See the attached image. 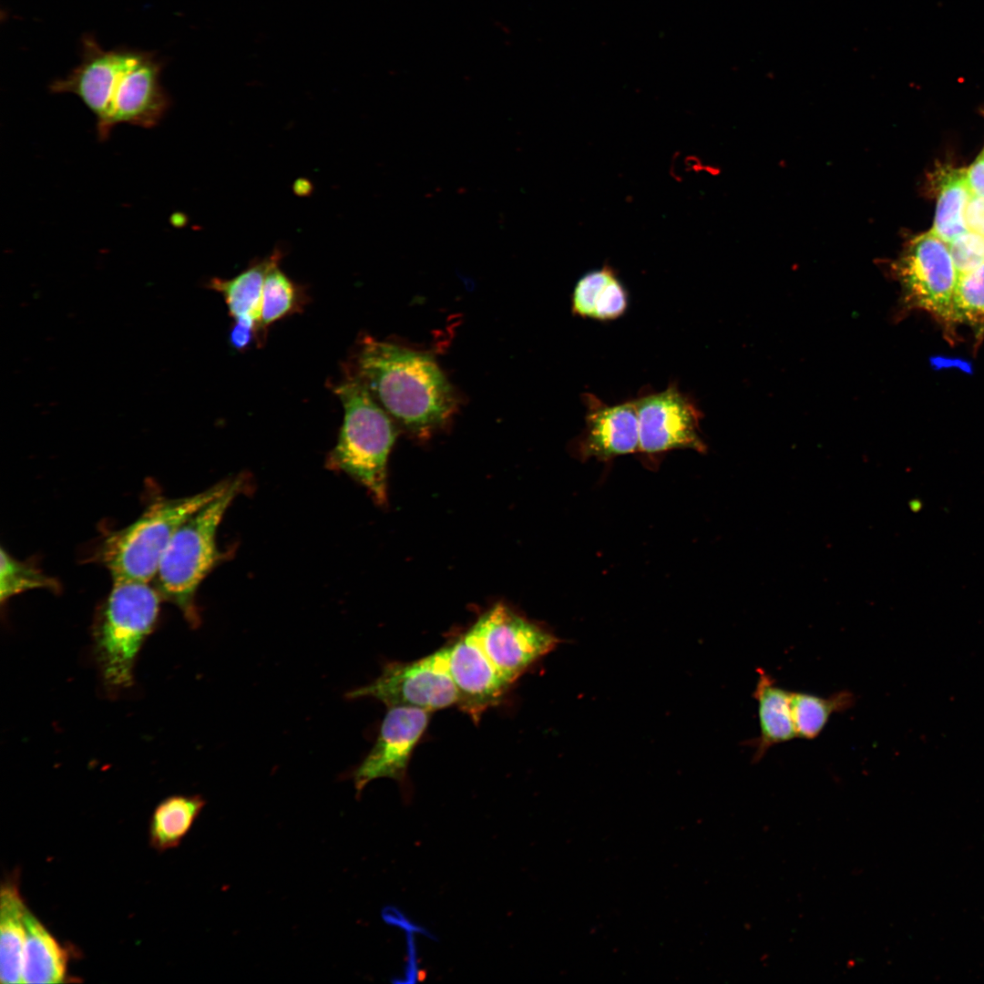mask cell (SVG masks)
Listing matches in <instances>:
<instances>
[{"label":"cell","instance_id":"obj_1","mask_svg":"<svg viewBox=\"0 0 984 984\" xmlns=\"http://www.w3.org/2000/svg\"><path fill=\"white\" fill-rule=\"evenodd\" d=\"M163 61L151 51L127 46L103 48L95 36L81 39V60L66 77L54 80V94H73L97 118L100 140L118 124L153 128L170 107L161 85Z\"/></svg>","mask_w":984,"mask_h":984},{"label":"cell","instance_id":"obj_2","mask_svg":"<svg viewBox=\"0 0 984 984\" xmlns=\"http://www.w3.org/2000/svg\"><path fill=\"white\" fill-rule=\"evenodd\" d=\"M346 374L357 379L396 422L429 434L454 414L455 391L434 357L365 336Z\"/></svg>","mask_w":984,"mask_h":984},{"label":"cell","instance_id":"obj_3","mask_svg":"<svg viewBox=\"0 0 984 984\" xmlns=\"http://www.w3.org/2000/svg\"><path fill=\"white\" fill-rule=\"evenodd\" d=\"M246 479L233 477L222 494L192 513L176 530L159 561L154 586L161 599L177 606L192 626L200 624L197 590L204 579L227 558L217 546L219 526Z\"/></svg>","mask_w":984,"mask_h":984},{"label":"cell","instance_id":"obj_4","mask_svg":"<svg viewBox=\"0 0 984 984\" xmlns=\"http://www.w3.org/2000/svg\"><path fill=\"white\" fill-rule=\"evenodd\" d=\"M334 393L343 407L337 441L326 466L363 485L379 504L387 497V461L397 431L393 418L367 389L346 374Z\"/></svg>","mask_w":984,"mask_h":984},{"label":"cell","instance_id":"obj_5","mask_svg":"<svg viewBox=\"0 0 984 984\" xmlns=\"http://www.w3.org/2000/svg\"><path fill=\"white\" fill-rule=\"evenodd\" d=\"M232 481L233 477L226 479L192 496L155 501L130 525L111 532L99 555L112 579L151 582L178 528L226 491Z\"/></svg>","mask_w":984,"mask_h":984},{"label":"cell","instance_id":"obj_6","mask_svg":"<svg viewBox=\"0 0 984 984\" xmlns=\"http://www.w3.org/2000/svg\"><path fill=\"white\" fill-rule=\"evenodd\" d=\"M161 597L150 582L113 580L95 627V652L107 686H130L137 655L152 632Z\"/></svg>","mask_w":984,"mask_h":984},{"label":"cell","instance_id":"obj_7","mask_svg":"<svg viewBox=\"0 0 984 984\" xmlns=\"http://www.w3.org/2000/svg\"><path fill=\"white\" fill-rule=\"evenodd\" d=\"M372 697L387 708L405 706L428 712L456 705L457 692L448 669L447 646L409 662H389L371 683L347 693Z\"/></svg>","mask_w":984,"mask_h":984},{"label":"cell","instance_id":"obj_8","mask_svg":"<svg viewBox=\"0 0 984 984\" xmlns=\"http://www.w3.org/2000/svg\"><path fill=\"white\" fill-rule=\"evenodd\" d=\"M639 424L638 454L648 465L675 449L705 452L700 434L701 412L675 382L661 392L647 389L634 399Z\"/></svg>","mask_w":984,"mask_h":984},{"label":"cell","instance_id":"obj_9","mask_svg":"<svg viewBox=\"0 0 984 984\" xmlns=\"http://www.w3.org/2000/svg\"><path fill=\"white\" fill-rule=\"evenodd\" d=\"M470 630L510 684L560 643L548 629L504 604H497L482 614Z\"/></svg>","mask_w":984,"mask_h":984},{"label":"cell","instance_id":"obj_10","mask_svg":"<svg viewBox=\"0 0 984 984\" xmlns=\"http://www.w3.org/2000/svg\"><path fill=\"white\" fill-rule=\"evenodd\" d=\"M895 272L911 306L950 321L958 274L947 242L933 231L917 236L896 262Z\"/></svg>","mask_w":984,"mask_h":984},{"label":"cell","instance_id":"obj_11","mask_svg":"<svg viewBox=\"0 0 984 984\" xmlns=\"http://www.w3.org/2000/svg\"><path fill=\"white\" fill-rule=\"evenodd\" d=\"M430 712L405 706L388 707L377 739L353 774L358 795L368 783L390 778L404 784L414 749L429 723Z\"/></svg>","mask_w":984,"mask_h":984},{"label":"cell","instance_id":"obj_12","mask_svg":"<svg viewBox=\"0 0 984 984\" xmlns=\"http://www.w3.org/2000/svg\"><path fill=\"white\" fill-rule=\"evenodd\" d=\"M448 669L457 692V706L477 723L497 705L510 687L469 629L447 646Z\"/></svg>","mask_w":984,"mask_h":984},{"label":"cell","instance_id":"obj_13","mask_svg":"<svg viewBox=\"0 0 984 984\" xmlns=\"http://www.w3.org/2000/svg\"><path fill=\"white\" fill-rule=\"evenodd\" d=\"M585 426L576 437L574 451L581 460H611L639 450V424L633 400L609 405L590 393L582 395Z\"/></svg>","mask_w":984,"mask_h":984},{"label":"cell","instance_id":"obj_14","mask_svg":"<svg viewBox=\"0 0 984 984\" xmlns=\"http://www.w3.org/2000/svg\"><path fill=\"white\" fill-rule=\"evenodd\" d=\"M753 698L757 702L759 735L750 741L753 764L774 746L797 738L790 708L791 691L779 686L764 670H757Z\"/></svg>","mask_w":984,"mask_h":984},{"label":"cell","instance_id":"obj_15","mask_svg":"<svg viewBox=\"0 0 984 984\" xmlns=\"http://www.w3.org/2000/svg\"><path fill=\"white\" fill-rule=\"evenodd\" d=\"M282 255L280 249H275L265 258L251 262L233 278H211L207 283L210 289L222 295L233 321L255 327L262 342L260 321L263 284L268 272L280 263Z\"/></svg>","mask_w":984,"mask_h":984},{"label":"cell","instance_id":"obj_16","mask_svg":"<svg viewBox=\"0 0 984 984\" xmlns=\"http://www.w3.org/2000/svg\"><path fill=\"white\" fill-rule=\"evenodd\" d=\"M26 907L15 876L2 882L0 891V979L2 984L22 982Z\"/></svg>","mask_w":984,"mask_h":984},{"label":"cell","instance_id":"obj_17","mask_svg":"<svg viewBox=\"0 0 984 984\" xmlns=\"http://www.w3.org/2000/svg\"><path fill=\"white\" fill-rule=\"evenodd\" d=\"M25 927L22 982H64L67 964L66 949L28 908L25 913Z\"/></svg>","mask_w":984,"mask_h":984},{"label":"cell","instance_id":"obj_18","mask_svg":"<svg viewBox=\"0 0 984 984\" xmlns=\"http://www.w3.org/2000/svg\"><path fill=\"white\" fill-rule=\"evenodd\" d=\"M933 177L938 202L932 231L948 243L969 230L965 209L973 193L965 169L941 167Z\"/></svg>","mask_w":984,"mask_h":984},{"label":"cell","instance_id":"obj_19","mask_svg":"<svg viewBox=\"0 0 984 984\" xmlns=\"http://www.w3.org/2000/svg\"><path fill=\"white\" fill-rule=\"evenodd\" d=\"M205 803L200 795H171L162 800L150 817V846L159 852L177 847L191 828Z\"/></svg>","mask_w":984,"mask_h":984},{"label":"cell","instance_id":"obj_20","mask_svg":"<svg viewBox=\"0 0 984 984\" xmlns=\"http://www.w3.org/2000/svg\"><path fill=\"white\" fill-rule=\"evenodd\" d=\"M855 702L854 693L847 690L827 697L791 691L790 708L797 738L815 739L834 713L852 708Z\"/></svg>","mask_w":984,"mask_h":984},{"label":"cell","instance_id":"obj_21","mask_svg":"<svg viewBox=\"0 0 984 984\" xmlns=\"http://www.w3.org/2000/svg\"><path fill=\"white\" fill-rule=\"evenodd\" d=\"M279 264L268 272L263 284L260 321L263 338L270 325L301 312L306 304L304 287L293 282Z\"/></svg>","mask_w":984,"mask_h":984},{"label":"cell","instance_id":"obj_22","mask_svg":"<svg viewBox=\"0 0 984 984\" xmlns=\"http://www.w3.org/2000/svg\"><path fill=\"white\" fill-rule=\"evenodd\" d=\"M59 589L58 582L31 564L14 558L4 548L0 552V600L4 603L25 591Z\"/></svg>","mask_w":984,"mask_h":984},{"label":"cell","instance_id":"obj_23","mask_svg":"<svg viewBox=\"0 0 984 984\" xmlns=\"http://www.w3.org/2000/svg\"><path fill=\"white\" fill-rule=\"evenodd\" d=\"M950 321L984 326V264L958 276L951 302Z\"/></svg>","mask_w":984,"mask_h":984},{"label":"cell","instance_id":"obj_24","mask_svg":"<svg viewBox=\"0 0 984 984\" xmlns=\"http://www.w3.org/2000/svg\"><path fill=\"white\" fill-rule=\"evenodd\" d=\"M628 292L612 268H609L598 282L591 300L590 318L612 321L627 310Z\"/></svg>","mask_w":984,"mask_h":984},{"label":"cell","instance_id":"obj_25","mask_svg":"<svg viewBox=\"0 0 984 984\" xmlns=\"http://www.w3.org/2000/svg\"><path fill=\"white\" fill-rule=\"evenodd\" d=\"M948 248L958 276L984 264V235L967 231L952 240Z\"/></svg>","mask_w":984,"mask_h":984},{"label":"cell","instance_id":"obj_26","mask_svg":"<svg viewBox=\"0 0 984 984\" xmlns=\"http://www.w3.org/2000/svg\"><path fill=\"white\" fill-rule=\"evenodd\" d=\"M228 342L236 351H244L254 343L261 344L262 340L258 330L245 323L233 321L229 331Z\"/></svg>","mask_w":984,"mask_h":984},{"label":"cell","instance_id":"obj_27","mask_svg":"<svg viewBox=\"0 0 984 984\" xmlns=\"http://www.w3.org/2000/svg\"><path fill=\"white\" fill-rule=\"evenodd\" d=\"M965 221L968 229L984 235V198L972 194L966 209Z\"/></svg>","mask_w":984,"mask_h":984},{"label":"cell","instance_id":"obj_28","mask_svg":"<svg viewBox=\"0 0 984 984\" xmlns=\"http://www.w3.org/2000/svg\"><path fill=\"white\" fill-rule=\"evenodd\" d=\"M967 178L972 193L984 198V151L967 170Z\"/></svg>","mask_w":984,"mask_h":984},{"label":"cell","instance_id":"obj_29","mask_svg":"<svg viewBox=\"0 0 984 984\" xmlns=\"http://www.w3.org/2000/svg\"><path fill=\"white\" fill-rule=\"evenodd\" d=\"M292 188L298 196H308L313 190L312 183L306 179H297Z\"/></svg>","mask_w":984,"mask_h":984}]
</instances>
